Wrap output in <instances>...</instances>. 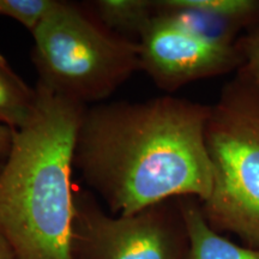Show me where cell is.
<instances>
[{"label": "cell", "instance_id": "obj_7", "mask_svg": "<svg viewBox=\"0 0 259 259\" xmlns=\"http://www.w3.org/2000/svg\"><path fill=\"white\" fill-rule=\"evenodd\" d=\"M179 199L189 235L185 259H259V250L235 244L212 229L204 218L199 199Z\"/></svg>", "mask_w": 259, "mask_h": 259}, {"label": "cell", "instance_id": "obj_3", "mask_svg": "<svg viewBox=\"0 0 259 259\" xmlns=\"http://www.w3.org/2000/svg\"><path fill=\"white\" fill-rule=\"evenodd\" d=\"M205 144L212 189L200 202L212 229L259 250V77L238 70L210 106Z\"/></svg>", "mask_w": 259, "mask_h": 259}, {"label": "cell", "instance_id": "obj_10", "mask_svg": "<svg viewBox=\"0 0 259 259\" xmlns=\"http://www.w3.org/2000/svg\"><path fill=\"white\" fill-rule=\"evenodd\" d=\"M58 0H0V16L12 18L34 32Z\"/></svg>", "mask_w": 259, "mask_h": 259}, {"label": "cell", "instance_id": "obj_5", "mask_svg": "<svg viewBox=\"0 0 259 259\" xmlns=\"http://www.w3.org/2000/svg\"><path fill=\"white\" fill-rule=\"evenodd\" d=\"M187 250L179 198L130 215H108L89 191L74 193L72 259H185Z\"/></svg>", "mask_w": 259, "mask_h": 259}, {"label": "cell", "instance_id": "obj_1", "mask_svg": "<svg viewBox=\"0 0 259 259\" xmlns=\"http://www.w3.org/2000/svg\"><path fill=\"white\" fill-rule=\"evenodd\" d=\"M210 106L174 96L87 107L73 168L112 215L168 199L204 202L212 189L205 144Z\"/></svg>", "mask_w": 259, "mask_h": 259}, {"label": "cell", "instance_id": "obj_13", "mask_svg": "<svg viewBox=\"0 0 259 259\" xmlns=\"http://www.w3.org/2000/svg\"><path fill=\"white\" fill-rule=\"evenodd\" d=\"M0 259H16L14 250L2 235H0Z\"/></svg>", "mask_w": 259, "mask_h": 259}, {"label": "cell", "instance_id": "obj_4", "mask_svg": "<svg viewBox=\"0 0 259 259\" xmlns=\"http://www.w3.org/2000/svg\"><path fill=\"white\" fill-rule=\"evenodd\" d=\"M31 35L38 83L71 101L97 105L141 70L138 42L108 30L84 4L58 0Z\"/></svg>", "mask_w": 259, "mask_h": 259}, {"label": "cell", "instance_id": "obj_9", "mask_svg": "<svg viewBox=\"0 0 259 259\" xmlns=\"http://www.w3.org/2000/svg\"><path fill=\"white\" fill-rule=\"evenodd\" d=\"M36 88L24 82L0 53V125L18 130L30 120Z\"/></svg>", "mask_w": 259, "mask_h": 259}, {"label": "cell", "instance_id": "obj_11", "mask_svg": "<svg viewBox=\"0 0 259 259\" xmlns=\"http://www.w3.org/2000/svg\"><path fill=\"white\" fill-rule=\"evenodd\" d=\"M244 64L239 70L259 77V28L245 32L236 42Z\"/></svg>", "mask_w": 259, "mask_h": 259}, {"label": "cell", "instance_id": "obj_8", "mask_svg": "<svg viewBox=\"0 0 259 259\" xmlns=\"http://www.w3.org/2000/svg\"><path fill=\"white\" fill-rule=\"evenodd\" d=\"M84 5L108 30L135 42L156 14L155 0H96Z\"/></svg>", "mask_w": 259, "mask_h": 259}, {"label": "cell", "instance_id": "obj_12", "mask_svg": "<svg viewBox=\"0 0 259 259\" xmlns=\"http://www.w3.org/2000/svg\"><path fill=\"white\" fill-rule=\"evenodd\" d=\"M12 138H14V130L8 126L0 125V158L5 160L11 150Z\"/></svg>", "mask_w": 259, "mask_h": 259}, {"label": "cell", "instance_id": "obj_6", "mask_svg": "<svg viewBox=\"0 0 259 259\" xmlns=\"http://www.w3.org/2000/svg\"><path fill=\"white\" fill-rule=\"evenodd\" d=\"M138 44L141 70L168 93L196 80L236 72L244 64L236 45L206 40L157 9Z\"/></svg>", "mask_w": 259, "mask_h": 259}, {"label": "cell", "instance_id": "obj_14", "mask_svg": "<svg viewBox=\"0 0 259 259\" xmlns=\"http://www.w3.org/2000/svg\"><path fill=\"white\" fill-rule=\"evenodd\" d=\"M4 162H5V160H2V158H0V170H2L3 166H4Z\"/></svg>", "mask_w": 259, "mask_h": 259}, {"label": "cell", "instance_id": "obj_2", "mask_svg": "<svg viewBox=\"0 0 259 259\" xmlns=\"http://www.w3.org/2000/svg\"><path fill=\"white\" fill-rule=\"evenodd\" d=\"M30 120L14 130L0 170V235L16 259H72V170L87 107L37 82Z\"/></svg>", "mask_w": 259, "mask_h": 259}]
</instances>
